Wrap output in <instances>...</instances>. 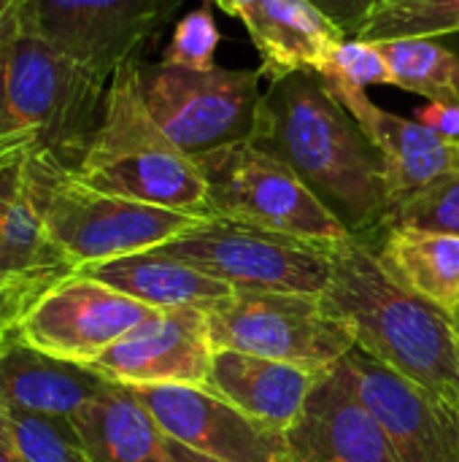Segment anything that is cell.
Listing matches in <instances>:
<instances>
[{"label":"cell","instance_id":"836d02e7","mask_svg":"<svg viewBox=\"0 0 459 462\" xmlns=\"http://www.w3.org/2000/svg\"><path fill=\"white\" fill-rule=\"evenodd\" d=\"M417 119L425 127H430L433 133H438L444 141L457 143L459 146V103H452V100H430L417 114Z\"/></svg>","mask_w":459,"mask_h":462},{"label":"cell","instance_id":"4dcf8cb0","mask_svg":"<svg viewBox=\"0 0 459 462\" xmlns=\"http://www.w3.org/2000/svg\"><path fill=\"white\" fill-rule=\"evenodd\" d=\"M38 146H41V141L35 133H19V135L0 141V230H3L5 208L22 181L24 162ZM0 268H3V241H0Z\"/></svg>","mask_w":459,"mask_h":462},{"label":"cell","instance_id":"52a82bcc","mask_svg":"<svg viewBox=\"0 0 459 462\" xmlns=\"http://www.w3.org/2000/svg\"><path fill=\"white\" fill-rule=\"evenodd\" d=\"M157 249L233 290L322 295L333 273L330 244L303 241L219 217H203L195 227Z\"/></svg>","mask_w":459,"mask_h":462},{"label":"cell","instance_id":"f1b7e54d","mask_svg":"<svg viewBox=\"0 0 459 462\" xmlns=\"http://www.w3.org/2000/svg\"><path fill=\"white\" fill-rule=\"evenodd\" d=\"M327 84H344L352 89H368V87H395V76L376 43L368 41H341L322 68L317 70Z\"/></svg>","mask_w":459,"mask_h":462},{"label":"cell","instance_id":"d6986e66","mask_svg":"<svg viewBox=\"0 0 459 462\" xmlns=\"http://www.w3.org/2000/svg\"><path fill=\"white\" fill-rule=\"evenodd\" d=\"M108 382L78 363L27 346L16 333L0 338V398L27 411L73 417Z\"/></svg>","mask_w":459,"mask_h":462},{"label":"cell","instance_id":"e575fe53","mask_svg":"<svg viewBox=\"0 0 459 462\" xmlns=\"http://www.w3.org/2000/svg\"><path fill=\"white\" fill-rule=\"evenodd\" d=\"M168 444H170V455H173L176 462H222L214 460V457H206V455H197V452H192V449H187V447H181V444H176L170 439H168Z\"/></svg>","mask_w":459,"mask_h":462},{"label":"cell","instance_id":"4316f807","mask_svg":"<svg viewBox=\"0 0 459 462\" xmlns=\"http://www.w3.org/2000/svg\"><path fill=\"white\" fill-rule=\"evenodd\" d=\"M387 227H414L459 236V171L398 203L384 222V230Z\"/></svg>","mask_w":459,"mask_h":462},{"label":"cell","instance_id":"484cf974","mask_svg":"<svg viewBox=\"0 0 459 462\" xmlns=\"http://www.w3.org/2000/svg\"><path fill=\"white\" fill-rule=\"evenodd\" d=\"M459 30V0H387L354 35L384 43L398 38H444Z\"/></svg>","mask_w":459,"mask_h":462},{"label":"cell","instance_id":"5b68a950","mask_svg":"<svg viewBox=\"0 0 459 462\" xmlns=\"http://www.w3.org/2000/svg\"><path fill=\"white\" fill-rule=\"evenodd\" d=\"M108 81L46 43L22 22L16 24L8 60L11 114L24 130L38 135L41 149L70 171L100 125Z\"/></svg>","mask_w":459,"mask_h":462},{"label":"cell","instance_id":"44dd1931","mask_svg":"<svg viewBox=\"0 0 459 462\" xmlns=\"http://www.w3.org/2000/svg\"><path fill=\"white\" fill-rule=\"evenodd\" d=\"M70 422L92 462H176L168 436L122 384L108 382Z\"/></svg>","mask_w":459,"mask_h":462},{"label":"cell","instance_id":"74e56055","mask_svg":"<svg viewBox=\"0 0 459 462\" xmlns=\"http://www.w3.org/2000/svg\"><path fill=\"white\" fill-rule=\"evenodd\" d=\"M208 3H214V5H219L225 14H230V16H241V11L249 5V0H208Z\"/></svg>","mask_w":459,"mask_h":462},{"label":"cell","instance_id":"83f0119b","mask_svg":"<svg viewBox=\"0 0 459 462\" xmlns=\"http://www.w3.org/2000/svg\"><path fill=\"white\" fill-rule=\"evenodd\" d=\"M214 3H203L192 11H187L173 32L170 41L162 51L160 65L168 68H189V70H214L216 68V49L222 43V32L216 27L214 16Z\"/></svg>","mask_w":459,"mask_h":462},{"label":"cell","instance_id":"7c38bea8","mask_svg":"<svg viewBox=\"0 0 459 462\" xmlns=\"http://www.w3.org/2000/svg\"><path fill=\"white\" fill-rule=\"evenodd\" d=\"M127 393L170 441L197 455L222 462H289L287 433L249 417L208 387L143 384Z\"/></svg>","mask_w":459,"mask_h":462},{"label":"cell","instance_id":"7402d4cb","mask_svg":"<svg viewBox=\"0 0 459 462\" xmlns=\"http://www.w3.org/2000/svg\"><path fill=\"white\" fill-rule=\"evenodd\" d=\"M376 257L406 290L452 314L459 309V236L387 227Z\"/></svg>","mask_w":459,"mask_h":462},{"label":"cell","instance_id":"9c48e42d","mask_svg":"<svg viewBox=\"0 0 459 462\" xmlns=\"http://www.w3.org/2000/svg\"><path fill=\"white\" fill-rule=\"evenodd\" d=\"M216 349L281 360L314 374L333 371L352 349L354 336L333 317L322 295L235 290L233 300L208 311Z\"/></svg>","mask_w":459,"mask_h":462},{"label":"cell","instance_id":"30bf717a","mask_svg":"<svg viewBox=\"0 0 459 462\" xmlns=\"http://www.w3.org/2000/svg\"><path fill=\"white\" fill-rule=\"evenodd\" d=\"M184 0H27L19 22L46 43L111 79L135 62Z\"/></svg>","mask_w":459,"mask_h":462},{"label":"cell","instance_id":"2e32d148","mask_svg":"<svg viewBox=\"0 0 459 462\" xmlns=\"http://www.w3.org/2000/svg\"><path fill=\"white\" fill-rule=\"evenodd\" d=\"M327 87L354 114V119L365 127V133L381 152L387 162V181H390V211L406 198L459 171L457 143L444 141L438 133L425 127L417 116L409 119L392 114L379 103H373L363 89H352L344 84H327Z\"/></svg>","mask_w":459,"mask_h":462},{"label":"cell","instance_id":"1f68e13d","mask_svg":"<svg viewBox=\"0 0 459 462\" xmlns=\"http://www.w3.org/2000/svg\"><path fill=\"white\" fill-rule=\"evenodd\" d=\"M344 35H357L360 27L379 11L387 0H311Z\"/></svg>","mask_w":459,"mask_h":462},{"label":"cell","instance_id":"8992f818","mask_svg":"<svg viewBox=\"0 0 459 462\" xmlns=\"http://www.w3.org/2000/svg\"><path fill=\"white\" fill-rule=\"evenodd\" d=\"M208 181V217L333 244L352 233L300 181V176L254 141L195 157Z\"/></svg>","mask_w":459,"mask_h":462},{"label":"cell","instance_id":"6da1fadb","mask_svg":"<svg viewBox=\"0 0 459 462\" xmlns=\"http://www.w3.org/2000/svg\"><path fill=\"white\" fill-rule=\"evenodd\" d=\"M287 162L357 238L384 230L387 162L354 114L314 70L271 81L252 138Z\"/></svg>","mask_w":459,"mask_h":462},{"label":"cell","instance_id":"d590c367","mask_svg":"<svg viewBox=\"0 0 459 462\" xmlns=\"http://www.w3.org/2000/svg\"><path fill=\"white\" fill-rule=\"evenodd\" d=\"M0 462H27L19 455V449L14 447V441L8 439V433L3 428H0Z\"/></svg>","mask_w":459,"mask_h":462},{"label":"cell","instance_id":"d4e9b609","mask_svg":"<svg viewBox=\"0 0 459 462\" xmlns=\"http://www.w3.org/2000/svg\"><path fill=\"white\" fill-rule=\"evenodd\" d=\"M0 428L27 462H92L70 417L27 411L0 398Z\"/></svg>","mask_w":459,"mask_h":462},{"label":"cell","instance_id":"8d00e7d4","mask_svg":"<svg viewBox=\"0 0 459 462\" xmlns=\"http://www.w3.org/2000/svg\"><path fill=\"white\" fill-rule=\"evenodd\" d=\"M24 5H27V0H0V27H3L8 19H14Z\"/></svg>","mask_w":459,"mask_h":462},{"label":"cell","instance_id":"4fadbf2b","mask_svg":"<svg viewBox=\"0 0 459 462\" xmlns=\"http://www.w3.org/2000/svg\"><path fill=\"white\" fill-rule=\"evenodd\" d=\"M216 346L208 314L200 309H154L138 328L92 360V374L124 387L189 384L206 387Z\"/></svg>","mask_w":459,"mask_h":462},{"label":"cell","instance_id":"7a4b0ae2","mask_svg":"<svg viewBox=\"0 0 459 462\" xmlns=\"http://www.w3.org/2000/svg\"><path fill=\"white\" fill-rule=\"evenodd\" d=\"M333 273L322 300L371 360L459 406V325L452 311L398 284L365 238L330 244Z\"/></svg>","mask_w":459,"mask_h":462},{"label":"cell","instance_id":"603a6c76","mask_svg":"<svg viewBox=\"0 0 459 462\" xmlns=\"http://www.w3.org/2000/svg\"><path fill=\"white\" fill-rule=\"evenodd\" d=\"M0 241H3V271L43 279L51 284L78 273L73 260L62 252V246L54 241V236L46 227L43 208L27 162L22 171V181L5 208Z\"/></svg>","mask_w":459,"mask_h":462},{"label":"cell","instance_id":"8fae6325","mask_svg":"<svg viewBox=\"0 0 459 462\" xmlns=\"http://www.w3.org/2000/svg\"><path fill=\"white\" fill-rule=\"evenodd\" d=\"M151 311L141 300L78 271L35 300L16 336L43 355L89 365Z\"/></svg>","mask_w":459,"mask_h":462},{"label":"cell","instance_id":"e0dca14e","mask_svg":"<svg viewBox=\"0 0 459 462\" xmlns=\"http://www.w3.org/2000/svg\"><path fill=\"white\" fill-rule=\"evenodd\" d=\"M260 54L268 81L300 70H319L327 54L346 38L311 0H249L238 16Z\"/></svg>","mask_w":459,"mask_h":462},{"label":"cell","instance_id":"9a60e30c","mask_svg":"<svg viewBox=\"0 0 459 462\" xmlns=\"http://www.w3.org/2000/svg\"><path fill=\"white\" fill-rule=\"evenodd\" d=\"M287 444L289 462H400L344 363L319 376L300 420L287 430Z\"/></svg>","mask_w":459,"mask_h":462},{"label":"cell","instance_id":"d6a6232c","mask_svg":"<svg viewBox=\"0 0 459 462\" xmlns=\"http://www.w3.org/2000/svg\"><path fill=\"white\" fill-rule=\"evenodd\" d=\"M16 24H19V14L0 27V141L19 135V133H30L14 119L11 106H8V60H11V49H14Z\"/></svg>","mask_w":459,"mask_h":462},{"label":"cell","instance_id":"ac0fdd59","mask_svg":"<svg viewBox=\"0 0 459 462\" xmlns=\"http://www.w3.org/2000/svg\"><path fill=\"white\" fill-rule=\"evenodd\" d=\"M319 376L281 360L216 349L206 387L249 417L287 433L303 414Z\"/></svg>","mask_w":459,"mask_h":462},{"label":"cell","instance_id":"ba28073f","mask_svg":"<svg viewBox=\"0 0 459 462\" xmlns=\"http://www.w3.org/2000/svg\"><path fill=\"white\" fill-rule=\"evenodd\" d=\"M260 81V68L189 70L160 62L141 68V89L154 122L189 157L254 138Z\"/></svg>","mask_w":459,"mask_h":462},{"label":"cell","instance_id":"277c9868","mask_svg":"<svg viewBox=\"0 0 459 462\" xmlns=\"http://www.w3.org/2000/svg\"><path fill=\"white\" fill-rule=\"evenodd\" d=\"M27 168L46 227L78 271L157 249L203 219L200 214L97 192L41 146L30 154Z\"/></svg>","mask_w":459,"mask_h":462},{"label":"cell","instance_id":"cb8c5ba5","mask_svg":"<svg viewBox=\"0 0 459 462\" xmlns=\"http://www.w3.org/2000/svg\"><path fill=\"white\" fill-rule=\"evenodd\" d=\"M395 76V87L427 100L459 103V54L438 38H398L376 43Z\"/></svg>","mask_w":459,"mask_h":462},{"label":"cell","instance_id":"f546056e","mask_svg":"<svg viewBox=\"0 0 459 462\" xmlns=\"http://www.w3.org/2000/svg\"><path fill=\"white\" fill-rule=\"evenodd\" d=\"M51 287H54L51 282L32 279V276H22V273L3 271L0 268V338L16 333V328L24 319V314Z\"/></svg>","mask_w":459,"mask_h":462},{"label":"cell","instance_id":"ffe728a7","mask_svg":"<svg viewBox=\"0 0 459 462\" xmlns=\"http://www.w3.org/2000/svg\"><path fill=\"white\" fill-rule=\"evenodd\" d=\"M81 273L141 300L149 309H200L208 314L230 303L235 295L230 284L160 249L89 265L81 268Z\"/></svg>","mask_w":459,"mask_h":462},{"label":"cell","instance_id":"5bb4252c","mask_svg":"<svg viewBox=\"0 0 459 462\" xmlns=\"http://www.w3.org/2000/svg\"><path fill=\"white\" fill-rule=\"evenodd\" d=\"M341 363L400 462H459V406L422 393L357 346Z\"/></svg>","mask_w":459,"mask_h":462},{"label":"cell","instance_id":"3957f363","mask_svg":"<svg viewBox=\"0 0 459 462\" xmlns=\"http://www.w3.org/2000/svg\"><path fill=\"white\" fill-rule=\"evenodd\" d=\"M73 176L97 192L208 217V181L197 160L154 122L143 100L138 60L111 76L100 125Z\"/></svg>","mask_w":459,"mask_h":462},{"label":"cell","instance_id":"f35d334b","mask_svg":"<svg viewBox=\"0 0 459 462\" xmlns=\"http://www.w3.org/2000/svg\"><path fill=\"white\" fill-rule=\"evenodd\" d=\"M454 319H457V325H459V309H457V311H454Z\"/></svg>","mask_w":459,"mask_h":462}]
</instances>
